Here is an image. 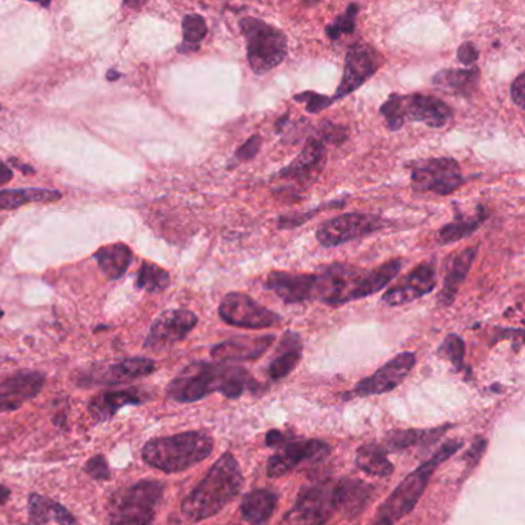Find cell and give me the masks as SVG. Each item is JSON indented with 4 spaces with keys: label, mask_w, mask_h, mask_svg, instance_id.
Returning <instances> with one entry per match:
<instances>
[{
    "label": "cell",
    "mask_w": 525,
    "mask_h": 525,
    "mask_svg": "<svg viewBox=\"0 0 525 525\" xmlns=\"http://www.w3.org/2000/svg\"><path fill=\"white\" fill-rule=\"evenodd\" d=\"M182 32H184V43L179 51H197L201 42L207 36V22L199 14H186L182 22Z\"/></svg>",
    "instance_id": "cell-36"
},
{
    "label": "cell",
    "mask_w": 525,
    "mask_h": 525,
    "mask_svg": "<svg viewBox=\"0 0 525 525\" xmlns=\"http://www.w3.org/2000/svg\"><path fill=\"white\" fill-rule=\"evenodd\" d=\"M10 488L5 487L4 484H0V504H5L6 501L10 499Z\"/></svg>",
    "instance_id": "cell-49"
},
{
    "label": "cell",
    "mask_w": 525,
    "mask_h": 525,
    "mask_svg": "<svg viewBox=\"0 0 525 525\" xmlns=\"http://www.w3.org/2000/svg\"><path fill=\"white\" fill-rule=\"evenodd\" d=\"M466 184L461 165L453 158H431L416 162L412 168V188L416 193L450 196Z\"/></svg>",
    "instance_id": "cell-10"
},
{
    "label": "cell",
    "mask_w": 525,
    "mask_h": 525,
    "mask_svg": "<svg viewBox=\"0 0 525 525\" xmlns=\"http://www.w3.org/2000/svg\"><path fill=\"white\" fill-rule=\"evenodd\" d=\"M95 259L106 276L116 281L125 275L133 260V253L125 244L105 245L95 251Z\"/></svg>",
    "instance_id": "cell-31"
},
{
    "label": "cell",
    "mask_w": 525,
    "mask_h": 525,
    "mask_svg": "<svg viewBox=\"0 0 525 525\" xmlns=\"http://www.w3.org/2000/svg\"><path fill=\"white\" fill-rule=\"evenodd\" d=\"M461 440L447 442L440 447L439 450L436 451L433 457H430L429 461L424 462L421 467L410 473L409 476L405 477L403 483L394 488V492L381 505L379 518L393 522V520H403V516L409 515L410 511L420 502L430 477L436 468L439 467L440 462L453 457L457 450H461Z\"/></svg>",
    "instance_id": "cell-7"
},
{
    "label": "cell",
    "mask_w": 525,
    "mask_h": 525,
    "mask_svg": "<svg viewBox=\"0 0 525 525\" xmlns=\"http://www.w3.org/2000/svg\"><path fill=\"white\" fill-rule=\"evenodd\" d=\"M382 62L384 59L381 54L370 43H353L345 56L344 75L338 90L331 95V102L336 104L359 90L367 80L372 79L373 76L376 75Z\"/></svg>",
    "instance_id": "cell-12"
},
{
    "label": "cell",
    "mask_w": 525,
    "mask_h": 525,
    "mask_svg": "<svg viewBox=\"0 0 525 525\" xmlns=\"http://www.w3.org/2000/svg\"><path fill=\"white\" fill-rule=\"evenodd\" d=\"M11 177H13V171L5 164H0V186L10 182Z\"/></svg>",
    "instance_id": "cell-48"
},
{
    "label": "cell",
    "mask_w": 525,
    "mask_h": 525,
    "mask_svg": "<svg viewBox=\"0 0 525 525\" xmlns=\"http://www.w3.org/2000/svg\"><path fill=\"white\" fill-rule=\"evenodd\" d=\"M45 385V375L21 372L0 382V413L14 412L36 398Z\"/></svg>",
    "instance_id": "cell-21"
},
{
    "label": "cell",
    "mask_w": 525,
    "mask_h": 525,
    "mask_svg": "<svg viewBox=\"0 0 525 525\" xmlns=\"http://www.w3.org/2000/svg\"><path fill=\"white\" fill-rule=\"evenodd\" d=\"M62 195L59 191L43 188H21V190L0 191V210H16L32 202L59 201Z\"/></svg>",
    "instance_id": "cell-33"
},
{
    "label": "cell",
    "mask_w": 525,
    "mask_h": 525,
    "mask_svg": "<svg viewBox=\"0 0 525 525\" xmlns=\"http://www.w3.org/2000/svg\"><path fill=\"white\" fill-rule=\"evenodd\" d=\"M457 58L462 65L472 67V65L476 64L477 59H479V50L473 42L461 43L457 48Z\"/></svg>",
    "instance_id": "cell-44"
},
{
    "label": "cell",
    "mask_w": 525,
    "mask_h": 525,
    "mask_svg": "<svg viewBox=\"0 0 525 525\" xmlns=\"http://www.w3.org/2000/svg\"><path fill=\"white\" fill-rule=\"evenodd\" d=\"M277 505V494L271 490H255L242 499L240 515L251 525H264L270 520Z\"/></svg>",
    "instance_id": "cell-30"
},
{
    "label": "cell",
    "mask_w": 525,
    "mask_h": 525,
    "mask_svg": "<svg viewBox=\"0 0 525 525\" xmlns=\"http://www.w3.org/2000/svg\"><path fill=\"white\" fill-rule=\"evenodd\" d=\"M50 520L59 525H77L75 516L56 501L42 494L32 493L28 499V522L32 525H45Z\"/></svg>",
    "instance_id": "cell-28"
},
{
    "label": "cell",
    "mask_w": 525,
    "mask_h": 525,
    "mask_svg": "<svg viewBox=\"0 0 525 525\" xmlns=\"http://www.w3.org/2000/svg\"><path fill=\"white\" fill-rule=\"evenodd\" d=\"M485 448H487V440L483 439V438H477L473 442V446L470 447V450L464 455V461H467L470 466H475L481 459V457H483Z\"/></svg>",
    "instance_id": "cell-46"
},
{
    "label": "cell",
    "mask_w": 525,
    "mask_h": 525,
    "mask_svg": "<svg viewBox=\"0 0 525 525\" xmlns=\"http://www.w3.org/2000/svg\"><path fill=\"white\" fill-rule=\"evenodd\" d=\"M244 484L236 457L227 451L214 462L205 477L182 502V515L191 522H201L218 515L233 501Z\"/></svg>",
    "instance_id": "cell-3"
},
{
    "label": "cell",
    "mask_w": 525,
    "mask_h": 525,
    "mask_svg": "<svg viewBox=\"0 0 525 525\" xmlns=\"http://www.w3.org/2000/svg\"><path fill=\"white\" fill-rule=\"evenodd\" d=\"M255 379L245 368L222 362H193L186 366L167 387L168 398L176 403H196L212 393L238 399L247 392H255Z\"/></svg>",
    "instance_id": "cell-2"
},
{
    "label": "cell",
    "mask_w": 525,
    "mask_h": 525,
    "mask_svg": "<svg viewBox=\"0 0 525 525\" xmlns=\"http://www.w3.org/2000/svg\"><path fill=\"white\" fill-rule=\"evenodd\" d=\"M373 494H375V488L370 484L359 479L345 477L336 485V492H334L336 510H339L347 520H356L368 507Z\"/></svg>",
    "instance_id": "cell-24"
},
{
    "label": "cell",
    "mask_w": 525,
    "mask_h": 525,
    "mask_svg": "<svg viewBox=\"0 0 525 525\" xmlns=\"http://www.w3.org/2000/svg\"><path fill=\"white\" fill-rule=\"evenodd\" d=\"M358 13H359V5L358 4H350L347 6V10L334 19V22L330 23L329 27L325 28V32L331 41H338L340 36H348L353 34L356 30V19H358Z\"/></svg>",
    "instance_id": "cell-38"
},
{
    "label": "cell",
    "mask_w": 525,
    "mask_h": 525,
    "mask_svg": "<svg viewBox=\"0 0 525 525\" xmlns=\"http://www.w3.org/2000/svg\"><path fill=\"white\" fill-rule=\"evenodd\" d=\"M414 364H416V356L412 351H405V353L394 356L392 361H388L385 366H382L377 372L373 373L372 376L362 379L356 385V396L367 398V396H375V394L392 392V390L398 387L405 377L409 376V373L412 372Z\"/></svg>",
    "instance_id": "cell-19"
},
{
    "label": "cell",
    "mask_w": 525,
    "mask_h": 525,
    "mask_svg": "<svg viewBox=\"0 0 525 525\" xmlns=\"http://www.w3.org/2000/svg\"><path fill=\"white\" fill-rule=\"evenodd\" d=\"M448 429H450V425H446L442 429L398 430V431H393L388 435L385 446H387L388 450L392 451L407 450L410 447L433 442L440 435H444Z\"/></svg>",
    "instance_id": "cell-34"
},
{
    "label": "cell",
    "mask_w": 525,
    "mask_h": 525,
    "mask_svg": "<svg viewBox=\"0 0 525 525\" xmlns=\"http://www.w3.org/2000/svg\"><path fill=\"white\" fill-rule=\"evenodd\" d=\"M164 490V484L149 479L121 488L110 499L108 524L151 525L159 509Z\"/></svg>",
    "instance_id": "cell-6"
},
{
    "label": "cell",
    "mask_w": 525,
    "mask_h": 525,
    "mask_svg": "<svg viewBox=\"0 0 525 525\" xmlns=\"http://www.w3.org/2000/svg\"><path fill=\"white\" fill-rule=\"evenodd\" d=\"M488 219L487 208L477 205L476 212L473 214H461L457 212V216L451 222L440 227L438 231V242L439 245L457 244L462 239L470 238L473 233L483 227Z\"/></svg>",
    "instance_id": "cell-27"
},
{
    "label": "cell",
    "mask_w": 525,
    "mask_h": 525,
    "mask_svg": "<svg viewBox=\"0 0 525 525\" xmlns=\"http://www.w3.org/2000/svg\"><path fill=\"white\" fill-rule=\"evenodd\" d=\"M479 68H447L438 71L431 77V84L455 95L470 97L479 86Z\"/></svg>",
    "instance_id": "cell-29"
},
{
    "label": "cell",
    "mask_w": 525,
    "mask_h": 525,
    "mask_svg": "<svg viewBox=\"0 0 525 525\" xmlns=\"http://www.w3.org/2000/svg\"><path fill=\"white\" fill-rule=\"evenodd\" d=\"M266 290L275 293L282 303H303L316 299V275L314 273H290L271 271L267 276Z\"/></svg>",
    "instance_id": "cell-20"
},
{
    "label": "cell",
    "mask_w": 525,
    "mask_h": 525,
    "mask_svg": "<svg viewBox=\"0 0 525 525\" xmlns=\"http://www.w3.org/2000/svg\"><path fill=\"white\" fill-rule=\"evenodd\" d=\"M303 358V340L294 331H285L281 338L277 353L268 367V376L273 381H279L288 376L296 368Z\"/></svg>",
    "instance_id": "cell-26"
},
{
    "label": "cell",
    "mask_w": 525,
    "mask_h": 525,
    "mask_svg": "<svg viewBox=\"0 0 525 525\" xmlns=\"http://www.w3.org/2000/svg\"><path fill=\"white\" fill-rule=\"evenodd\" d=\"M403 260L390 259L373 270L334 262L321 267L316 275V299L321 303L339 307L373 296L384 290L403 270Z\"/></svg>",
    "instance_id": "cell-1"
},
{
    "label": "cell",
    "mask_w": 525,
    "mask_h": 525,
    "mask_svg": "<svg viewBox=\"0 0 525 525\" xmlns=\"http://www.w3.org/2000/svg\"><path fill=\"white\" fill-rule=\"evenodd\" d=\"M438 353L457 367V370H462L464 356H466V342L457 334H447V338L440 345Z\"/></svg>",
    "instance_id": "cell-39"
},
{
    "label": "cell",
    "mask_w": 525,
    "mask_h": 525,
    "mask_svg": "<svg viewBox=\"0 0 525 525\" xmlns=\"http://www.w3.org/2000/svg\"><path fill=\"white\" fill-rule=\"evenodd\" d=\"M86 472L95 481H108L112 477L106 457H102V455L93 457L86 461Z\"/></svg>",
    "instance_id": "cell-43"
},
{
    "label": "cell",
    "mask_w": 525,
    "mask_h": 525,
    "mask_svg": "<svg viewBox=\"0 0 525 525\" xmlns=\"http://www.w3.org/2000/svg\"><path fill=\"white\" fill-rule=\"evenodd\" d=\"M293 101L297 102V104H303L305 105V112L310 113V114L324 112L325 108L333 105L331 97L319 95L316 91H303V93L294 95Z\"/></svg>",
    "instance_id": "cell-40"
},
{
    "label": "cell",
    "mask_w": 525,
    "mask_h": 525,
    "mask_svg": "<svg viewBox=\"0 0 525 525\" xmlns=\"http://www.w3.org/2000/svg\"><path fill=\"white\" fill-rule=\"evenodd\" d=\"M336 485L330 481L312 484L297 494L293 518L301 525H325L336 511Z\"/></svg>",
    "instance_id": "cell-14"
},
{
    "label": "cell",
    "mask_w": 525,
    "mask_h": 525,
    "mask_svg": "<svg viewBox=\"0 0 525 525\" xmlns=\"http://www.w3.org/2000/svg\"><path fill=\"white\" fill-rule=\"evenodd\" d=\"M390 221L370 213H344L325 221L316 230V239L325 249L348 244L356 239L366 238L390 227Z\"/></svg>",
    "instance_id": "cell-9"
},
{
    "label": "cell",
    "mask_w": 525,
    "mask_h": 525,
    "mask_svg": "<svg viewBox=\"0 0 525 525\" xmlns=\"http://www.w3.org/2000/svg\"><path fill=\"white\" fill-rule=\"evenodd\" d=\"M325 162H327L325 143L316 136H312L307 139L303 149L299 151L292 164L277 171L275 177L279 181L292 184V188H288V193L294 195V191L308 188L318 181L319 175L324 170Z\"/></svg>",
    "instance_id": "cell-13"
},
{
    "label": "cell",
    "mask_w": 525,
    "mask_h": 525,
    "mask_svg": "<svg viewBox=\"0 0 525 525\" xmlns=\"http://www.w3.org/2000/svg\"><path fill=\"white\" fill-rule=\"evenodd\" d=\"M479 247H468L462 249L457 255H453L448 260L444 285L440 288L438 305L442 308L450 307L457 299L459 288L467 279L468 273L472 270L473 262L476 259Z\"/></svg>",
    "instance_id": "cell-23"
},
{
    "label": "cell",
    "mask_w": 525,
    "mask_h": 525,
    "mask_svg": "<svg viewBox=\"0 0 525 525\" xmlns=\"http://www.w3.org/2000/svg\"><path fill=\"white\" fill-rule=\"evenodd\" d=\"M330 455V447L324 440L294 439L282 444L270 457L267 475L270 477L285 476L286 473L299 467L303 462H319Z\"/></svg>",
    "instance_id": "cell-15"
},
{
    "label": "cell",
    "mask_w": 525,
    "mask_h": 525,
    "mask_svg": "<svg viewBox=\"0 0 525 525\" xmlns=\"http://www.w3.org/2000/svg\"><path fill=\"white\" fill-rule=\"evenodd\" d=\"M239 28L247 42V59L255 75H267L285 60L288 39L285 32L258 17H244Z\"/></svg>",
    "instance_id": "cell-8"
},
{
    "label": "cell",
    "mask_w": 525,
    "mask_h": 525,
    "mask_svg": "<svg viewBox=\"0 0 525 525\" xmlns=\"http://www.w3.org/2000/svg\"><path fill=\"white\" fill-rule=\"evenodd\" d=\"M219 316L225 324L249 330L271 329L282 319L270 308L260 305L253 297L240 292L223 296L219 305Z\"/></svg>",
    "instance_id": "cell-11"
},
{
    "label": "cell",
    "mask_w": 525,
    "mask_h": 525,
    "mask_svg": "<svg viewBox=\"0 0 525 525\" xmlns=\"http://www.w3.org/2000/svg\"><path fill=\"white\" fill-rule=\"evenodd\" d=\"M356 466L362 472L372 476L387 477L392 475L393 464L388 461L387 453L376 444H366L356 450Z\"/></svg>",
    "instance_id": "cell-32"
},
{
    "label": "cell",
    "mask_w": 525,
    "mask_h": 525,
    "mask_svg": "<svg viewBox=\"0 0 525 525\" xmlns=\"http://www.w3.org/2000/svg\"><path fill=\"white\" fill-rule=\"evenodd\" d=\"M196 325L197 316L190 310L177 308L164 312L151 325L143 347L154 351L165 350L186 339Z\"/></svg>",
    "instance_id": "cell-16"
},
{
    "label": "cell",
    "mask_w": 525,
    "mask_h": 525,
    "mask_svg": "<svg viewBox=\"0 0 525 525\" xmlns=\"http://www.w3.org/2000/svg\"><path fill=\"white\" fill-rule=\"evenodd\" d=\"M142 399L140 393L134 388L99 393L88 403V412L95 422H105V421L112 420L113 416L122 407L138 405V403H143Z\"/></svg>",
    "instance_id": "cell-25"
},
{
    "label": "cell",
    "mask_w": 525,
    "mask_h": 525,
    "mask_svg": "<svg viewBox=\"0 0 525 525\" xmlns=\"http://www.w3.org/2000/svg\"><path fill=\"white\" fill-rule=\"evenodd\" d=\"M2 316H4V312H2V308H0V318H2Z\"/></svg>",
    "instance_id": "cell-51"
},
{
    "label": "cell",
    "mask_w": 525,
    "mask_h": 525,
    "mask_svg": "<svg viewBox=\"0 0 525 525\" xmlns=\"http://www.w3.org/2000/svg\"><path fill=\"white\" fill-rule=\"evenodd\" d=\"M345 204H347V202L336 199V201L324 202V204H321L318 207L310 208L308 212L285 213V214H282V216L277 218V229H297V227H301L303 223H307L308 221H312V219H313L316 214H319V213L327 212L330 208L339 210V208L345 207Z\"/></svg>",
    "instance_id": "cell-37"
},
{
    "label": "cell",
    "mask_w": 525,
    "mask_h": 525,
    "mask_svg": "<svg viewBox=\"0 0 525 525\" xmlns=\"http://www.w3.org/2000/svg\"><path fill=\"white\" fill-rule=\"evenodd\" d=\"M275 342V336H238L233 339L223 340L212 348V358L216 362L233 364V362L256 361L266 355Z\"/></svg>",
    "instance_id": "cell-22"
},
{
    "label": "cell",
    "mask_w": 525,
    "mask_h": 525,
    "mask_svg": "<svg viewBox=\"0 0 525 525\" xmlns=\"http://www.w3.org/2000/svg\"><path fill=\"white\" fill-rule=\"evenodd\" d=\"M318 139H321L324 143H331L339 147L348 139V128L340 123H334L331 121H324L319 125Z\"/></svg>",
    "instance_id": "cell-41"
},
{
    "label": "cell",
    "mask_w": 525,
    "mask_h": 525,
    "mask_svg": "<svg viewBox=\"0 0 525 525\" xmlns=\"http://www.w3.org/2000/svg\"><path fill=\"white\" fill-rule=\"evenodd\" d=\"M260 147H262V138L259 134H253L245 140L238 151L234 153V160L240 164V162H249V160L255 159L258 153H259Z\"/></svg>",
    "instance_id": "cell-42"
},
{
    "label": "cell",
    "mask_w": 525,
    "mask_h": 525,
    "mask_svg": "<svg viewBox=\"0 0 525 525\" xmlns=\"http://www.w3.org/2000/svg\"><path fill=\"white\" fill-rule=\"evenodd\" d=\"M524 91H525V73H520L518 75L513 84H511V90H510V95H511V101L515 104L520 110H524Z\"/></svg>",
    "instance_id": "cell-45"
},
{
    "label": "cell",
    "mask_w": 525,
    "mask_h": 525,
    "mask_svg": "<svg viewBox=\"0 0 525 525\" xmlns=\"http://www.w3.org/2000/svg\"><path fill=\"white\" fill-rule=\"evenodd\" d=\"M213 438L204 431L156 438L143 446L142 459L149 467L164 473L186 472L213 453Z\"/></svg>",
    "instance_id": "cell-4"
},
{
    "label": "cell",
    "mask_w": 525,
    "mask_h": 525,
    "mask_svg": "<svg viewBox=\"0 0 525 525\" xmlns=\"http://www.w3.org/2000/svg\"><path fill=\"white\" fill-rule=\"evenodd\" d=\"M285 442V438L282 435L281 431L277 430H271L270 433H267L266 444L268 447H277L282 446Z\"/></svg>",
    "instance_id": "cell-47"
},
{
    "label": "cell",
    "mask_w": 525,
    "mask_h": 525,
    "mask_svg": "<svg viewBox=\"0 0 525 525\" xmlns=\"http://www.w3.org/2000/svg\"><path fill=\"white\" fill-rule=\"evenodd\" d=\"M170 285V275L168 271L160 268V267L143 262L140 270H139L138 281L136 286L139 290L147 293H162Z\"/></svg>",
    "instance_id": "cell-35"
},
{
    "label": "cell",
    "mask_w": 525,
    "mask_h": 525,
    "mask_svg": "<svg viewBox=\"0 0 525 525\" xmlns=\"http://www.w3.org/2000/svg\"><path fill=\"white\" fill-rule=\"evenodd\" d=\"M436 285H438V279H436L435 262H430V260L422 262L420 266L414 267L409 275H405L399 284L384 293L382 303H387L390 307L407 305L430 294L435 290Z\"/></svg>",
    "instance_id": "cell-17"
},
{
    "label": "cell",
    "mask_w": 525,
    "mask_h": 525,
    "mask_svg": "<svg viewBox=\"0 0 525 525\" xmlns=\"http://www.w3.org/2000/svg\"><path fill=\"white\" fill-rule=\"evenodd\" d=\"M390 131H399L407 122H421L430 128L446 127L453 121V108L435 95H392L379 108Z\"/></svg>",
    "instance_id": "cell-5"
},
{
    "label": "cell",
    "mask_w": 525,
    "mask_h": 525,
    "mask_svg": "<svg viewBox=\"0 0 525 525\" xmlns=\"http://www.w3.org/2000/svg\"><path fill=\"white\" fill-rule=\"evenodd\" d=\"M373 525H393V522H390V520H381V518H379V520H377L376 522H375Z\"/></svg>",
    "instance_id": "cell-50"
},
{
    "label": "cell",
    "mask_w": 525,
    "mask_h": 525,
    "mask_svg": "<svg viewBox=\"0 0 525 525\" xmlns=\"http://www.w3.org/2000/svg\"><path fill=\"white\" fill-rule=\"evenodd\" d=\"M156 364L149 358H128L110 366L93 367L80 375L79 385H116L149 376Z\"/></svg>",
    "instance_id": "cell-18"
}]
</instances>
